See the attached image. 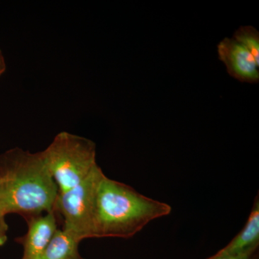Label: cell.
<instances>
[{
  "instance_id": "4",
  "label": "cell",
  "mask_w": 259,
  "mask_h": 259,
  "mask_svg": "<svg viewBox=\"0 0 259 259\" xmlns=\"http://www.w3.org/2000/svg\"><path fill=\"white\" fill-rule=\"evenodd\" d=\"M104 176L102 168L97 165L81 183L58 194L54 212L62 221L61 229L78 241L91 238L97 187Z\"/></svg>"
},
{
  "instance_id": "8",
  "label": "cell",
  "mask_w": 259,
  "mask_h": 259,
  "mask_svg": "<svg viewBox=\"0 0 259 259\" xmlns=\"http://www.w3.org/2000/svg\"><path fill=\"white\" fill-rule=\"evenodd\" d=\"M80 242L59 228L40 259H86L79 250Z\"/></svg>"
},
{
  "instance_id": "2",
  "label": "cell",
  "mask_w": 259,
  "mask_h": 259,
  "mask_svg": "<svg viewBox=\"0 0 259 259\" xmlns=\"http://www.w3.org/2000/svg\"><path fill=\"white\" fill-rule=\"evenodd\" d=\"M171 211L169 204L105 175L97 187L91 238H131L151 221Z\"/></svg>"
},
{
  "instance_id": "13",
  "label": "cell",
  "mask_w": 259,
  "mask_h": 259,
  "mask_svg": "<svg viewBox=\"0 0 259 259\" xmlns=\"http://www.w3.org/2000/svg\"><path fill=\"white\" fill-rule=\"evenodd\" d=\"M0 52H1V51H0Z\"/></svg>"
},
{
  "instance_id": "6",
  "label": "cell",
  "mask_w": 259,
  "mask_h": 259,
  "mask_svg": "<svg viewBox=\"0 0 259 259\" xmlns=\"http://www.w3.org/2000/svg\"><path fill=\"white\" fill-rule=\"evenodd\" d=\"M28 231L15 241L23 245L21 259H40L59 229V218L55 212L44 213L26 220Z\"/></svg>"
},
{
  "instance_id": "1",
  "label": "cell",
  "mask_w": 259,
  "mask_h": 259,
  "mask_svg": "<svg viewBox=\"0 0 259 259\" xmlns=\"http://www.w3.org/2000/svg\"><path fill=\"white\" fill-rule=\"evenodd\" d=\"M59 190L41 152L14 148L0 156V209L25 221L54 212Z\"/></svg>"
},
{
  "instance_id": "10",
  "label": "cell",
  "mask_w": 259,
  "mask_h": 259,
  "mask_svg": "<svg viewBox=\"0 0 259 259\" xmlns=\"http://www.w3.org/2000/svg\"><path fill=\"white\" fill-rule=\"evenodd\" d=\"M6 214L0 209V246H3L8 241V232L9 229L5 220Z\"/></svg>"
},
{
  "instance_id": "3",
  "label": "cell",
  "mask_w": 259,
  "mask_h": 259,
  "mask_svg": "<svg viewBox=\"0 0 259 259\" xmlns=\"http://www.w3.org/2000/svg\"><path fill=\"white\" fill-rule=\"evenodd\" d=\"M41 153L59 194L79 185L97 165L95 143L68 132L58 134Z\"/></svg>"
},
{
  "instance_id": "7",
  "label": "cell",
  "mask_w": 259,
  "mask_h": 259,
  "mask_svg": "<svg viewBox=\"0 0 259 259\" xmlns=\"http://www.w3.org/2000/svg\"><path fill=\"white\" fill-rule=\"evenodd\" d=\"M259 243L258 195L253 203L248 221L243 229L226 246L216 253L219 255L241 254L250 250L257 249Z\"/></svg>"
},
{
  "instance_id": "11",
  "label": "cell",
  "mask_w": 259,
  "mask_h": 259,
  "mask_svg": "<svg viewBox=\"0 0 259 259\" xmlns=\"http://www.w3.org/2000/svg\"><path fill=\"white\" fill-rule=\"evenodd\" d=\"M256 250H250L241 254L234 255H219L215 253L207 259H253Z\"/></svg>"
},
{
  "instance_id": "9",
  "label": "cell",
  "mask_w": 259,
  "mask_h": 259,
  "mask_svg": "<svg viewBox=\"0 0 259 259\" xmlns=\"http://www.w3.org/2000/svg\"><path fill=\"white\" fill-rule=\"evenodd\" d=\"M235 39L247 49L259 64V32L253 26H241L233 34Z\"/></svg>"
},
{
  "instance_id": "5",
  "label": "cell",
  "mask_w": 259,
  "mask_h": 259,
  "mask_svg": "<svg viewBox=\"0 0 259 259\" xmlns=\"http://www.w3.org/2000/svg\"><path fill=\"white\" fill-rule=\"evenodd\" d=\"M217 48L220 60L226 65L228 74L241 82L258 83L259 64L234 37H225Z\"/></svg>"
},
{
  "instance_id": "12",
  "label": "cell",
  "mask_w": 259,
  "mask_h": 259,
  "mask_svg": "<svg viewBox=\"0 0 259 259\" xmlns=\"http://www.w3.org/2000/svg\"><path fill=\"white\" fill-rule=\"evenodd\" d=\"M5 69H6V64H5L4 56L2 54V52H0V76L5 72Z\"/></svg>"
}]
</instances>
